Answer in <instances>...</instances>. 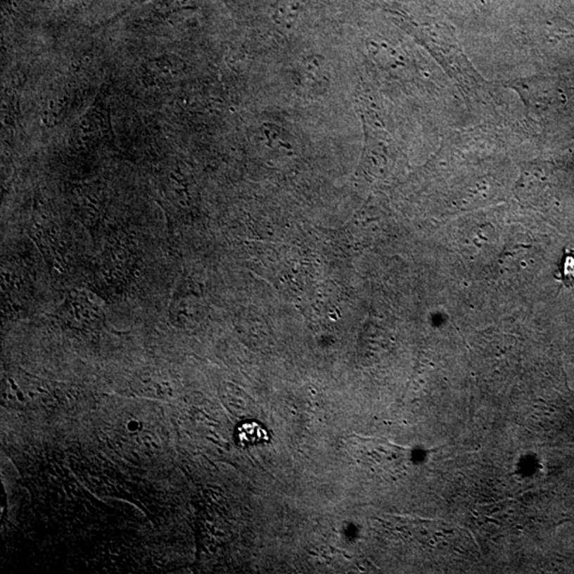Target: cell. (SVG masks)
Returning <instances> with one entry per match:
<instances>
[{
    "label": "cell",
    "mask_w": 574,
    "mask_h": 574,
    "mask_svg": "<svg viewBox=\"0 0 574 574\" xmlns=\"http://www.w3.org/2000/svg\"><path fill=\"white\" fill-rule=\"evenodd\" d=\"M554 276L565 286L574 287V250L565 249L559 264L557 274H554Z\"/></svg>",
    "instance_id": "cell-1"
},
{
    "label": "cell",
    "mask_w": 574,
    "mask_h": 574,
    "mask_svg": "<svg viewBox=\"0 0 574 574\" xmlns=\"http://www.w3.org/2000/svg\"><path fill=\"white\" fill-rule=\"evenodd\" d=\"M237 438L244 445L257 444L261 440H268L265 431L257 423L244 424L238 428Z\"/></svg>",
    "instance_id": "cell-2"
}]
</instances>
